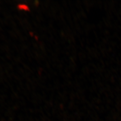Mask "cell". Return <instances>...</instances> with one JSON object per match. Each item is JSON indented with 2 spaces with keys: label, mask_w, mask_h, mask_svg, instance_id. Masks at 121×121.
<instances>
[{
  "label": "cell",
  "mask_w": 121,
  "mask_h": 121,
  "mask_svg": "<svg viewBox=\"0 0 121 121\" xmlns=\"http://www.w3.org/2000/svg\"><path fill=\"white\" fill-rule=\"evenodd\" d=\"M19 7L20 9H23L25 10H28V7L27 6L24 5H19Z\"/></svg>",
  "instance_id": "6da1fadb"
}]
</instances>
